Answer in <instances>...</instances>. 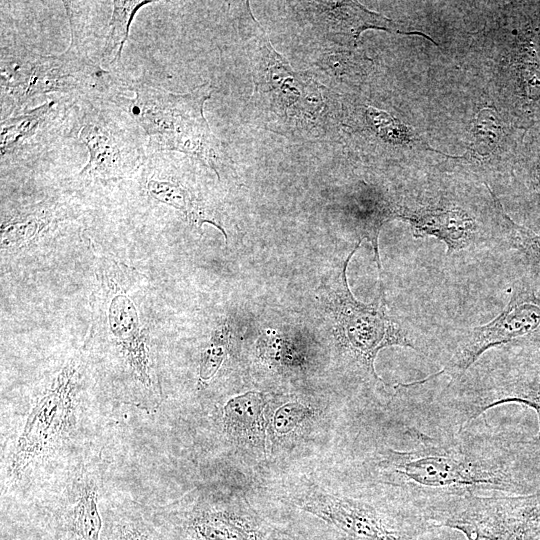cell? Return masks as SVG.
Listing matches in <instances>:
<instances>
[{
    "instance_id": "obj_1",
    "label": "cell",
    "mask_w": 540,
    "mask_h": 540,
    "mask_svg": "<svg viewBox=\"0 0 540 540\" xmlns=\"http://www.w3.org/2000/svg\"><path fill=\"white\" fill-rule=\"evenodd\" d=\"M475 421L453 430L406 425L409 447L382 445L363 462L365 479L386 489L391 501L420 512L451 497L524 495L540 488V447Z\"/></svg>"
},
{
    "instance_id": "obj_2",
    "label": "cell",
    "mask_w": 540,
    "mask_h": 540,
    "mask_svg": "<svg viewBox=\"0 0 540 540\" xmlns=\"http://www.w3.org/2000/svg\"><path fill=\"white\" fill-rule=\"evenodd\" d=\"M71 41L60 54L42 55L26 48L2 53V102L9 114L24 112L36 98L60 94L75 100L110 102L129 90L115 75L94 63L80 48L78 27L69 18Z\"/></svg>"
},
{
    "instance_id": "obj_3",
    "label": "cell",
    "mask_w": 540,
    "mask_h": 540,
    "mask_svg": "<svg viewBox=\"0 0 540 540\" xmlns=\"http://www.w3.org/2000/svg\"><path fill=\"white\" fill-rule=\"evenodd\" d=\"M134 97L115 96L110 103L127 113L148 138L153 153L179 151L196 156L216 169L221 143L204 116L212 87L203 83L185 94L138 83L129 86Z\"/></svg>"
},
{
    "instance_id": "obj_4",
    "label": "cell",
    "mask_w": 540,
    "mask_h": 540,
    "mask_svg": "<svg viewBox=\"0 0 540 540\" xmlns=\"http://www.w3.org/2000/svg\"><path fill=\"white\" fill-rule=\"evenodd\" d=\"M540 344V295L526 277L511 285L503 310L485 324L446 330L435 336L429 358L442 375L463 374L487 351L504 346Z\"/></svg>"
},
{
    "instance_id": "obj_5",
    "label": "cell",
    "mask_w": 540,
    "mask_h": 540,
    "mask_svg": "<svg viewBox=\"0 0 540 540\" xmlns=\"http://www.w3.org/2000/svg\"><path fill=\"white\" fill-rule=\"evenodd\" d=\"M435 527L461 532L467 540H538L540 488L524 495L466 494L422 509Z\"/></svg>"
},
{
    "instance_id": "obj_6",
    "label": "cell",
    "mask_w": 540,
    "mask_h": 540,
    "mask_svg": "<svg viewBox=\"0 0 540 540\" xmlns=\"http://www.w3.org/2000/svg\"><path fill=\"white\" fill-rule=\"evenodd\" d=\"M72 138L88 151L83 180H117L138 169L146 159L142 135L136 122L116 105L83 101Z\"/></svg>"
},
{
    "instance_id": "obj_7",
    "label": "cell",
    "mask_w": 540,
    "mask_h": 540,
    "mask_svg": "<svg viewBox=\"0 0 540 540\" xmlns=\"http://www.w3.org/2000/svg\"><path fill=\"white\" fill-rule=\"evenodd\" d=\"M334 526L348 540H430L435 527L417 509L380 502L312 493L299 503Z\"/></svg>"
},
{
    "instance_id": "obj_8",
    "label": "cell",
    "mask_w": 540,
    "mask_h": 540,
    "mask_svg": "<svg viewBox=\"0 0 540 540\" xmlns=\"http://www.w3.org/2000/svg\"><path fill=\"white\" fill-rule=\"evenodd\" d=\"M491 194L494 209L487 213L442 195L436 200L397 201L395 217L410 225L415 238L444 243L448 256L493 249L502 246V234L492 189Z\"/></svg>"
},
{
    "instance_id": "obj_9",
    "label": "cell",
    "mask_w": 540,
    "mask_h": 540,
    "mask_svg": "<svg viewBox=\"0 0 540 540\" xmlns=\"http://www.w3.org/2000/svg\"><path fill=\"white\" fill-rule=\"evenodd\" d=\"M74 361L67 364L31 410L12 452L8 473L18 480L37 459L60 442L74 423Z\"/></svg>"
},
{
    "instance_id": "obj_10",
    "label": "cell",
    "mask_w": 540,
    "mask_h": 540,
    "mask_svg": "<svg viewBox=\"0 0 540 540\" xmlns=\"http://www.w3.org/2000/svg\"><path fill=\"white\" fill-rule=\"evenodd\" d=\"M75 100L60 97L6 117L1 121L0 155L2 165L39 157L59 139L72 138L78 111Z\"/></svg>"
},
{
    "instance_id": "obj_11",
    "label": "cell",
    "mask_w": 540,
    "mask_h": 540,
    "mask_svg": "<svg viewBox=\"0 0 540 540\" xmlns=\"http://www.w3.org/2000/svg\"><path fill=\"white\" fill-rule=\"evenodd\" d=\"M254 37L248 43L256 91L267 93L278 90L285 106L293 105L303 95L304 82L288 62L271 46L266 34L255 22Z\"/></svg>"
},
{
    "instance_id": "obj_12",
    "label": "cell",
    "mask_w": 540,
    "mask_h": 540,
    "mask_svg": "<svg viewBox=\"0 0 540 540\" xmlns=\"http://www.w3.org/2000/svg\"><path fill=\"white\" fill-rule=\"evenodd\" d=\"M317 11V20L334 34L349 37L354 42L366 29H381L388 32L406 35H420L433 41L431 37L418 30H410L406 25L384 17L381 14L369 11L360 3L339 2H311ZM434 42V41H433ZM435 43V42H434Z\"/></svg>"
},
{
    "instance_id": "obj_13",
    "label": "cell",
    "mask_w": 540,
    "mask_h": 540,
    "mask_svg": "<svg viewBox=\"0 0 540 540\" xmlns=\"http://www.w3.org/2000/svg\"><path fill=\"white\" fill-rule=\"evenodd\" d=\"M264 407L263 395L257 392H249L228 401L224 407L226 433L238 441L263 442Z\"/></svg>"
},
{
    "instance_id": "obj_14",
    "label": "cell",
    "mask_w": 540,
    "mask_h": 540,
    "mask_svg": "<svg viewBox=\"0 0 540 540\" xmlns=\"http://www.w3.org/2000/svg\"><path fill=\"white\" fill-rule=\"evenodd\" d=\"M502 234V246L517 253L527 276L534 286L540 284V233L517 224L505 212L500 200H496Z\"/></svg>"
},
{
    "instance_id": "obj_15",
    "label": "cell",
    "mask_w": 540,
    "mask_h": 540,
    "mask_svg": "<svg viewBox=\"0 0 540 540\" xmlns=\"http://www.w3.org/2000/svg\"><path fill=\"white\" fill-rule=\"evenodd\" d=\"M59 219L60 211L57 210V207L45 203L38 204L33 209L16 213L10 218L2 220V244L26 242Z\"/></svg>"
},
{
    "instance_id": "obj_16",
    "label": "cell",
    "mask_w": 540,
    "mask_h": 540,
    "mask_svg": "<svg viewBox=\"0 0 540 540\" xmlns=\"http://www.w3.org/2000/svg\"><path fill=\"white\" fill-rule=\"evenodd\" d=\"M190 527L198 540H256L252 529L224 512L198 513Z\"/></svg>"
},
{
    "instance_id": "obj_17",
    "label": "cell",
    "mask_w": 540,
    "mask_h": 540,
    "mask_svg": "<svg viewBox=\"0 0 540 540\" xmlns=\"http://www.w3.org/2000/svg\"><path fill=\"white\" fill-rule=\"evenodd\" d=\"M112 15L108 24V33L102 51L103 59L110 58V65L121 58L124 45L128 39L132 21L137 12L152 1L115 0Z\"/></svg>"
},
{
    "instance_id": "obj_18",
    "label": "cell",
    "mask_w": 540,
    "mask_h": 540,
    "mask_svg": "<svg viewBox=\"0 0 540 540\" xmlns=\"http://www.w3.org/2000/svg\"><path fill=\"white\" fill-rule=\"evenodd\" d=\"M72 540H99L101 517L93 484L82 486L70 516Z\"/></svg>"
},
{
    "instance_id": "obj_19",
    "label": "cell",
    "mask_w": 540,
    "mask_h": 540,
    "mask_svg": "<svg viewBox=\"0 0 540 540\" xmlns=\"http://www.w3.org/2000/svg\"><path fill=\"white\" fill-rule=\"evenodd\" d=\"M500 123L494 111L482 109L474 117L471 124L472 151L485 156L492 152L499 141Z\"/></svg>"
},
{
    "instance_id": "obj_20",
    "label": "cell",
    "mask_w": 540,
    "mask_h": 540,
    "mask_svg": "<svg viewBox=\"0 0 540 540\" xmlns=\"http://www.w3.org/2000/svg\"><path fill=\"white\" fill-rule=\"evenodd\" d=\"M146 188L156 201L181 210L188 216L196 208L188 189L177 181L152 176L148 179Z\"/></svg>"
},
{
    "instance_id": "obj_21",
    "label": "cell",
    "mask_w": 540,
    "mask_h": 540,
    "mask_svg": "<svg viewBox=\"0 0 540 540\" xmlns=\"http://www.w3.org/2000/svg\"><path fill=\"white\" fill-rule=\"evenodd\" d=\"M309 413V410L300 404H288L281 407L275 414L274 427L280 434L289 433Z\"/></svg>"
},
{
    "instance_id": "obj_22",
    "label": "cell",
    "mask_w": 540,
    "mask_h": 540,
    "mask_svg": "<svg viewBox=\"0 0 540 540\" xmlns=\"http://www.w3.org/2000/svg\"><path fill=\"white\" fill-rule=\"evenodd\" d=\"M114 540H157V538L144 524L128 521L117 526Z\"/></svg>"
},
{
    "instance_id": "obj_23",
    "label": "cell",
    "mask_w": 540,
    "mask_h": 540,
    "mask_svg": "<svg viewBox=\"0 0 540 540\" xmlns=\"http://www.w3.org/2000/svg\"><path fill=\"white\" fill-rule=\"evenodd\" d=\"M529 189L535 206L540 211V161L534 166L530 173Z\"/></svg>"
},
{
    "instance_id": "obj_24",
    "label": "cell",
    "mask_w": 540,
    "mask_h": 540,
    "mask_svg": "<svg viewBox=\"0 0 540 540\" xmlns=\"http://www.w3.org/2000/svg\"><path fill=\"white\" fill-rule=\"evenodd\" d=\"M538 540H540V538Z\"/></svg>"
}]
</instances>
